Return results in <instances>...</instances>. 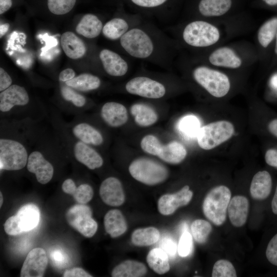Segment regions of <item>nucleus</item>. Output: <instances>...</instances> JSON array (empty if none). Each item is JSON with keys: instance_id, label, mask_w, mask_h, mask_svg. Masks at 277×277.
<instances>
[{"instance_id": "obj_3", "label": "nucleus", "mask_w": 277, "mask_h": 277, "mask_svg": "<svg viewBox=\"0 0 277 277\" xmlns=\"http://www.w3.org/2000/svg\"><path fill=\"white\" fill-rule=\"evenodd\" d=\"M28 152L24 144L16 138H0L1 170L16 171L27 166Z\"/></svg>"}, {"instance_id": "obj_22", "label": "nucleus", "mask_w": 277, "mask_h": 277, "mask_svg": "<svg viewBox=\"0 0 277 277\" xmlns=\"http://www.w3.org/2000/svg\"><path fill=\"white\" fill-rule=\"evenodd\" d=\"M61 44L65 53L70 58H80L86 53L85 43L72 32L64 33L61 37Z\"/></svg>"}, {"instance_id": "obj_24", "label": "nucleus", "mask_w": 277, "mask_h": 277, "mask_svg": "<svg viewBox=\"0 0 277 277\" xmlns=\"http://www.w3.org/2000/svg\"><path fill=\"white\" fill-rule=\"evenodd\" d=\"M210 63L216 66L237 68L241 66L242 61L235 52L228 47L219 48L209 57Z\"/></svg>"}, {"instance_id": "obj_51", "label": "nucleus", "mask_w": 277, "mask_h": 277, "mask_svg": "<svg viewBox=\"0 0 277 277\" xmlns=\"http://www.w3.org/2000/svg\"><path fill=\"white\" fill-rule=\"evenodd\" d=\"M12 4L11 0H0V14H2L8 11Z\"/></svg>"}, {"instance_id": "obj_19", "label": "nucleus", "mask_w": 277, "mask_h": 277, "mask_svg": "<svg viewBox=\"0 0 277 277\" xmlns=\"http://www.w3.org/2000/svg\"><path fill=\"white\" fill-rule=\"evenodd\" d=\"M101 116L106 124L113 128L124 125L128 118L126 107L115 102L106 103L101 108Z\"/></svg>"}, {"instance_id": "obj_58", "label": "nucleus", "mask_w": 277, "mask_h": 277, "mask_svg": "<svg viewBox=\"0 0 277 277\" xmlns=\"http://www.w3.org/2000/svg\"><path fill=\"white\" fill-rule=\"evenodd\" d=\"M0 198H1L0 207H1L3 204V197L2 193L1 192H0Z\"/></svg>"}, {"instance_id": "obj_25", "label": "nucleus", "mask_w": 277, "mask_h": 277, "mask_svg": "<svg viewBox=\"0 0 277 277\" xmlns=\"http://www.w3.org/2000/svg\"><path fill=\"white\" fill-rule=\"evenodd\" d=\"M103 25L101 21L93 14H86L77 25L76 32L88 38L98 36L102 31Z\"/></svg>"}, {"instance_id": "obj_42", "label": "nucleus", "mask_w": 277, "mask_h": 277, "mask_svg": "<svg viewBox=\"0 0 277 277\" xmlns=\"http://www.w3.org/2000/svg\"><path fill=\"white\" fill-rule=\"evenodd\" d=\"M193 241L191 234L187 231L182 234L177 246V252L182 257L190 255L192 251Z\"/></svg>"}, {"instance_id": "obj_28", "label": "nucleus", "mask_w": 277, "mask_h": 277, "mask_svg": "<svg viewBox=\"0 0 277 277\" xmlns=\"http://www.w3.org/2000/svg\"><path fill=\"white\" fill-rule=\"evenodd\" d=\"M130 112L135 123L141 127H148L154 124L158 119L155 110L150 106L142 103L133 104Z\"/></svg>"}, {"instance_id": "obj_14", "label": "nucleus", "mask_w": 277, "mask_h": 277, "mask_svg": "<svg viewBox=\"0 0 277 277\" xmlns=\"http://www.w3.org/2000/svg\"><path fill=\"white\" fill-rule=\"evenodd\" d=\"M29 101V96L24 87L16 84L11 85L0 93L1 113H8L15 107L26 106Z\"/></svg>"}, {"instance_id": "obj_57", "label": "nucleus", "mask_w": 277, "mask_h": 277, "mask_svg": "<svg viewBox=\"0 0 277 277\" xmlns=\"http://www.w3.org/2000/svg\"><path fill=\"white\" fill-rule=\"evenodd\" d=\"M267 5L274 6L277 5V0H263Z\"/></svg>"}, {"instance_id": "obj_41", "label": "nucleus", "mask_w": 277, "mask_h": 277, "mask_svg": "<svg viewBox=\"0 0 277 277\" xmlns=\"http://www.w3.org/2000/svg\"><path fill=\"white\" fill-rule=\"evenodd\" d=\"M72 195L79 204H85L92 199L93 190L89 184H82L77 187L76 186Z\"/></svg>"}, {"instance_id": "obj_54", "label": "nucleus", "mask_w": 277, "mask_h": 277, "mask_svg": "<svg viewBox=\"0 0 277 277\" xmlns=\"http://www.w3.org/2000/svg\"><path fill=\"white\" fill-rule=\"evenodd\" d=\"M271 209L273 213L277 214V186L271 202Z\"/></svg>"}, {"instance_id": "obj_56", "label": "nucleus", "mask_w": 277, "mask_h": 277, "mask_svg": "<svg viewBox=\"0 0 277 277\" xmlns=\"http://www.w3.org/2000/svg\"><path fill=\"white\" fill-rule=\"evenodd\" d=\"M270 84L271 87L277 90V74H274L271 77L270 80Z\"/></svg>"}, {"instance_id": "obj_9", "label": "nucleus", "mask_w": 277, "mask_h": 277, "mask_svg": "<svg viewBox=\"0 0 277 277\" xmlns=\"http://www.w3.org/2000/svg\"><path fill=\"white\" fill-rule=\"evenodd\" d=\"M91 208L85 204H76L71 207L66 214L68 223L74 229L87 238L92 237L97 229V224L92 217Z\"/></svg>"}, {"instance_id": "obj_32", "label": "nucleus", "mask_w": 277, "mask_h": 277, "mask_svg": "<svg viewBox=\"0 0 277 277\" xmlns=\"http://www.w3.org/2000/svg\"><path fill=\"white\" fill-rule=\"evenodd\" d=\"M131 28L126 19L116 17L107 22L102 32L106 38L115 41L120 39Z\"/></svg>"}, {"instance_id": "obj_12", "label": "nucleus", "mask_w": 277, "mask_h": 277, "mask_svg": "<svg viewBox=\"0 0 277 277\" xmlns=\"http://www.w3.org/2000/svg\"><path fill=\"white\" fill-rule=\"evenodd\" d=\"M193 192L186 185L173 194H166L160 197L157 202L160 213L164 215L173 213L178 208L187 205L192 198Z\"/></svg>"}, {"instance_id": "obj_26", "label": "nucleus", "mask_w": 277, "mask_h": 277, "mask_svg": "<svg viewBox=\"0 0 277 277\" xmlns=\"http://www.w3.org/2000/svg\"><path fill=\"white\" fill-rule=\"evenodd\" d=\"M146 266L142 262L126 260L118 264L112 270V277H140L147 272Z\"/></svg>"}, {"instance_id": "obj_21", "label": "nucleus", "mask_w": 277, "mask_h": 277, "mask_svg": "<svg viewBox=\"0 0 277 277\" xmlns=\"http://www.w3.org/2000/svg\"><path fill=\"white\" fill-rule=\"evenodd\" d=\"M272 180L267 171L258 172L253 177L250 187L251 197L256 200L266 199L270 194Z\"/></svg>"}, {"instance_id": "obj_11", "label": "nucleus", "mask_w": 277, "mask_h": 277, "mask_svg": "<svg viewBox=\"0 0 277 277\" xmlns=\"http://www.w3.org/2000/svg\"><path fill=\"white\" fill-rule=\"evenodd\" d=\"M27 168L35 175L38 182L42 184L49 183L54 174L52 164L45 157L42 151H32L28 156Z\"/></svg>"}, {"instance_id": "obj_10", "label": "nucleus", "mask_w": 277, "mask_h": 277, "mask_svg": "<svg viewBox=\"0 0 277 277\" xmlns=\"http://www.w3.org/2000/svg\"><path fill=\"white\" fill-rule=\"evenodd\" d=\"M125 89L130 94L153 99L161 98L166 92L163 84L144 76H136L130 80L126 83Z\"/></svg>"}, {"instance_id": "obj_33", "label": "nucleus", "mask_w": 277, "mask_h": 277, "mask_svg": "<svg viewBox=\"0 0 277 277\" xmlns=\"http://www.w3.org/2000/svg\"><path fill=\"white\" fill-rule=\"evenodd\" d=\"M159 230L154 227L138 228L131 235L132 244L137 246H147L157 242L160 238Z\"/></svg>"}, {"instance_id": "obj_52", "label": "nucleus", "mask_w": 277, "mask_h": 277, "mask_svg": "<svg viewBox=\"0 0 277 277\" xmlns=\"http://www.w3.org/2000/svg\"><path fill=\"white\" fill-rule=\"evenodd\" d=\"M63 257L64 256L62 253L58 250L54 251L52 254V258L54 262H56V263L62 262L63 261Z\"/></svg>"}, {"instance_id": "obj_50", "label": "nucleus", "mask_w": 277, "mask_h": 277, "mask_svg": "<svg viewBox=\"0 0 277 277\" xmlns=\"http://www.w3.org/2000/svg\"><path fill=\"white\" fill-rule=\"evenodd\" d=\"M74 77H75V71L71 68H67L61 72L58 79L60 82L65 83L72 80Z\"/></svg>"}, {"instance_id": "obj_59", "label": "nucleus", "mask_w": 277, "mask_h": 277, "mask_svg": "<svg viewBox=\"0 0 277 277\" xmlns=\"http://www.w3.org/2000/svg\"><path fill=\"white\" fill-rule=\"evenodd\" d=\"M275 52L276 54H277V33L276 34V44H275Z\"/></svg>"}, {"instance_id": "obj_20", "label": "nucleus", "mask_w": 277, "mask_h": 277, "mask_svg": "<svg viewBox=\"0 0 277 277\" xmlns=\"http://www.w3.org/2000/svg\"><path fill=\"white\" fill-rule=\"evenodd\" d=\"M249 208L248 199L243 195H235L230 201L228 207V213L232 225L241 227L247 221Z\"/></svg>"}, {"instance_id": "obj_37", "label": "nucleus", "mask_w": 277, "mask_h": 277, "mask_svg": "<svg viewBox=\"0 0 277 277\" xmlns=\"http://www.w3.org/2000/svg\"><path fill=\"white\" fill-rule=\"evenodd\" d=\"M60 92L63 99L76 108H81L86 105L85 97L65 84L61 86Z\"/></svg>"}, {"instance_id": "obj_17", "label": "nucleus", "mask_w": 277, "mask_h": 277, "mask_svg": "<svg viewBox=\"0 0 277 277\" xmlns=\"http://www.w3.org/2000/svg\"><path fill=\"white\" fill-rule=\"evenodd\" d=\"M72 137V140L68 142V147L75 159L87 167L96 165L99 160L100 154L90 145Z\"/></svg>"}, {"instance_id": "obj_7", "label": "nucleus", "mask_w": 277, "mask_h": 277, "mask_svg": "<svg viewBox=\"0 0 277 277\" xmlns=\"http://www.w3.org/2000/svg\"><path fill=\"white\" fill-rule=\"evenodd\" d=\"M195 81L216 97L226 95L230 88L228 76L222 72L207 67H196L193 72Z\"/></svg>"}, {"instance_id": "obj_6", "label": "nucleus", "mask_w": 277, "mask_h": 277, "mask_svg": "<svg viewBox=\"0 0 277 277\" xmlns=\"http://www.w3.org/2000/svg\"><path fill=\"white\" fill-rule=\"evenodd\" d=\"M234 131V126L230 122L209 123L200 128L196 136L198 145L203 149H212L230 138Z\"/></svg>"}, {"instance_id": "obj_43", "label": "nucleus", "mask_w": 277, "mask_h": 277, "mask_svg": "<svg viewBox=\"0 0 277 277\" xmlns=\"http://www.w3.org/2000/svg\"><path fill=\"white\" fill-rule=\"evenodd\" d=\"M266 256L271 264L277 266V234L269 241L266 250Z\"/></svg>"}, {"instance_id": "obj_29", "label": "nucleus", "mask_w": 277, "mask_h": 277, "mask_svg": "<svg viewBox=\"0 0 277 277\" xmlns=\"http://www.w3.org/2000/svg\"><path fill=\"white\" fill-rule=\"evenodd\" d=\"M231 4V0H201L199 10L204 16H219L225 14Z\"/></svg>"}, {"instance_id": "obj_5", "label": "nucleus", "mask_w": 277, "mask_h": 277, "mask_svg": "<svg viewBox=\"0 0 277 277\" xmlns=\"http://www.w3.org/2000/svg\"><path fill=\"white\" fill-rule=\"evenodd\" d=\"M183 38L188 45L195 47H205L216 43L220 32L212 24L202 21L192 22L183 31Z\"/></svg>"}, {"instance_id": "obj_15", "label": "nucleus", "mask_w": 277, "mask_h": 277, "mask_svg": "<svg viewBox=\"0 0 277 277\" xmlns=\"http://www.w3.org/2000/svg\"><path fill=\"white\" fill-rule=\"evenodd\" d=\"M99 192L101 198L108 205L119 206L125 202L122 185L116 177H109L104 180L101 184Z\"/></svg>"}, {"instance_id": "obj_18", "label": "nucleus", "mask_w": 277, "mask_h": 277, "mask_svg": "<svg viewBox=\"0 0 277 277\" xmlns=\"http://www.w3.org/2000/svg\"><path fill=\"white\" fill-rule=\"evenodd\" d=\"M74 138L89 145H101L104 142L102 133L95 127L85 122L73 123L69 127Z\"/></svg>"}, {"instance_id": "obj_45", "label": "nucleus", "mask_w": 277, "mask_h": 277, "mask_svg": "<svg viewBox=\"0 0 277 277\" xmlns=\"http://www.w3.org/2000/svg\"><path fill=\"white\" fill-rule=\"evenodd\" d=\"M12 78L8 73L3 68H0V92H2L12 84Z\"/></svg>"}, {"instance_id": "obj_40", "label": "nucleus", "mask_w": 277, "mask_h": 277, "mask_svg": "<svg viewBox=\"0 0 277 277\" xmlns=\"http://www.w3.org/2000/svg\"><path fill=\"white\" fill-rule=\"evenodd\" d=\"M163 145L154 135L149 134L145 136L141 140V148L146 153L158 156Z\"/></svg>"}, {"instance_id": "obj_30", "label": "nucleus", "mask_w": 277, "mask_h": 277, "mask_svg": "<svg viewBox=\"0 0 277 277\" xmlns=\"http://www.w3.org/2000/svg\"><path fill=\"white\" fill-rule=\"evenodd\" d=\"M64 83L76 90L87 92L98 89L101 86V81L96 75L84 73Z\"/></svg>"}, {"instance_id": "obj_23", "label": "nucleus", "mask_w": 277, "mask_h": 277, "mask_svg": "<svg viewBox=\"0 0 277 277\" xmlns=\"http://www.w3.org/2000/svg\"><path fill=\"white\" fill-rule=\"evenodd\" d=\"M104 224L107 233L113 238L122 235L127 229L125 217L118 209L107 212L104 216Z\"/></svg>"}, {"instance_id": "obj_27", "label": "nucleus", "mask_w": 277, "mask_h": 277, "mask_svg": "<svg viewBox=\"0 0 277 277\" xmlns=\"http://www.w3.org/2000/svg\"><path fill=\"white\" fill-rule=\"evenodd\" d=\"M187 155L185 147L180 143L173 141L162 146L158 156L169 164H177L182 162Z\"/></svg>"}, {"instance_id": "obj_36", "label": "nucleus", "mask_w": 277, "mask_h": 277, "mask_svg": "<svg viewBox=\"0 0 277 277\" xmlns=\"http://www.w3.org/2000/svg\"><path fill=\"white\" fill-rule=\"evenodd\" d=\"M211 231V225L207 221L197 219L194 220L191 224L192 236L198 243H205Z\"/></svg>"}, {"instance_id": "obj_13", "label": "nucleus", "mask_w": 277, "mask_h": 277, "mask_svg": "<svg viewBox=\"0 0 277 277\" xmlns=\"http://www.w3.org/2000/svg\"><path fill=\"white\" fill-rule=\"evenodd\" d=\"M48 264V258L44 249L35 248L28 254L22 266L21 277H42Z\"/></svg>"}, {"instance_id": "obj_46", "label": "nucleus", "mask_w": 277, "mask_h": 277, "mask_svg": "<svg viewBox=\"0 0 277 277\" xmlns=\"http://www.w3.org/2000/svg\"><path fill=\"white\" fill-rule=\"evenodd\" d=\"M134 4L142 7L153 8L163 4L167 0H131Z\"/></svg>"}, {"instance_id": "obj_55", "label": "nucleus", "mask_w": 277, "mask_h": 277, "mask_svg": "<svg viewBox=\"0 0 277 277\" xmlns=\"http://www.w3.org/2000/svg\"><path fill=\"white\" fill-rule=\"evenodd\" d=\"M10 27L8 23L1 24L0 26V37L2 38L8 31Z\"/></svg>"}, {"instance_id": "obj_8", "label": "nucleus", "mask_w": 277, "mask_h": 277, "mask_svg": "<svg viewBox=\"0 0 277 277\" xmlns=\"http://www.w3.org/2000/svg\"><path fill=\"white\" fill-rule=\"evenodd\" d=\"M40 210L32 203L23 206L16 215L9 217L4 224L7 234L16 235L30 231L38 225L40 220Z\"/></svg>"}, {"instance_id": "obj_1", "label": "nucleus", "mask_w": 277, "mask_h": 277, "mask_svg": "<svg viewBox=\"0 0 277 277\" xmlns=\"http://www.w3.org/2000/svg\"><path fill=\"white\" fill-rule=\"evenodd\" d=\"M122 48L130 56L150 59L155 53L157 45L152 35L141 27H131L120 39Z\"/></svg>"}, {"instance_id": "obj_38", "label": "nucleus", "mask_w": 277, "mask_h": 277, "mask_svg": "<svg viewBox=\"0 0 277 277\" xmlns=\"http://www.w3.org/2000/svg\"><path fill=\"white\" fill-rule=\"evenodd\" d=\"M236 270L232 264L226 260L216 261L213 267L212 277H236Z\"/></svg>"}, {"instance_id": "obj_16", "label": "nucleus", "mask_w": 277, "mask_h": 277, "mask_svg": "<svg viewBox=\"0 0 277 277\" xmlns=\"http://www.w3.org/2000/svg\"><path fill=\"white\" fill-rule=\"evenodd\" d=\"M99 57L106 72L113 76H122L128 72L127 62L118 53L109 49H103Z\"/></svg>"}, {"instance_id": "obj_34", "label": "nucleus", "mask_w": 277, "mask_h": 277, "mask_svg": "<svg viewBox=\"0 0 277 277\" xmlns=\"http://www.w3.org/2000/svg\"><path fill=\"white\" fill-rule=\"evenodd\" d=\"M199 120L194 115H188L181 118L177 127L185 136L194 138L197 136L201 127Z\"/></svg>"}, {"instance_id": "obj_35", "label": "nucleus", "mask_w": 277, "mask_h": 277, "mask_svg": "<svg viewBox=\"0 0 277 277\" xmlns=\"http://www.w3.org/2000/svg\"><path fill=\"white\" fill-rule=\"evenodd\" d=\"M277 31V18L266 22L259 29L258 38L262 46L267 47L273 40Z\"/></svg>"}, {"instance_id": "obj_47", "label": "nucleus", "mask_w": 277, "mask_h": 277, "mask_svg": "<svg viewBox=\"0 0 277 277\" xmlns=\"http://www.w3.org/2000/svg\"><path fill=\"white\" fill-rule=\"evenodd\" d=\"M64 277H91L92 275L81 268L75 267L65 271Z\"/></svg>"}, {"instance_id": "obj_53", "label": "nucleus", "mask_w": 277, "mask_h": 277, "mask_svg": "<svg viewBox=\"0 0 277 277\" xmlns=\"http://www.w3.org/2000/svg\"><path fill=\"white\" fill-rule=\"evenodd\" d=\"M268 129L272 134L277 137V119L273 120L269 123Z\"/></svg>"}, {"instance_id": "obj_49", "label": "nucleus", "mask_w": 277, "mask_h": 277, "mask_svg": "<svg viewBox=\"0 0 277 277\" xmlns=\"http://www.w3.org/2000/svg\"><path fill=\"white\" fill-rule=\"evenodd\" d=\"M76 188V184L73 180L68 179L65 180L62 184L63 191L68 194L72 195Z\"/></svg>"}, {"instance_id": "obj_44", "label": "nucleus", "mask_w": 277, "mask_h": 277, "mask_svg": "<svg viewBox=\"0 0 277 277\" xmlns=\"http://www.w3.org/2000/svg\"><path fill=\"white\" fill-rule=\"evenodd\" d=\"M161 248L163 249L169 256L174 258L177 251L176 243L171 238H165L161 243Z\"/></svg>"}, {"instance_id": "obj_48", "label": "nucleus", "mask_w": 277, "mask_h": 277, "mask_svg": "<svg viewBox=\"0 0 277 277\" xmlns=\"http://www.w3.org/2000/svg\"><path fill=\"white\" fill-rule=\"evenodd\" d=\"M265 160L268 165L277 168V150L274 149L268 150L265 153Z\"/></svg>"}, {"instance_id": "obj_4", "label": "nucleus", "mask_w": 277, "mask_h": 277, "mask_svg": "<svg viewBox=\"0 0 277 277\" xmlns=\"http://www.w3.org/2000/svg\"><path fill=\"white\" fill-rule=\"evenodd\" d=\"M131 175L137 181L148 185H154L165 181L167 169L162 164L148 158L134 160L129 167Z\"/></svg>"}, {"instance_id": "obj_2", "label": "nucleus", "mask_w": 277, "mask_h": 277, "mask_svg": "<svg viewBox=\"0 0 277 277\" xmlns=\"http://www.w3.org/2000/svg\"><path fill=\"white\" fill-rule=\"evenodd\" d=\"M231 196L230 189L224 185L213 188L206 194L203 203V211L215 225L221 226L225 222Z\"/></svg>"}, {"instance_id": "obj_39", "label": "nucleus", "mask_w": 277, "mask_h": 277, "mask_svg": "<svg viewBox=\"0 0 277 277\" xmlns=\"http://www.w3.org/2000/svg\"><path fill=\"white\" fill-rule=\"evenodd\" d=\"M76 0H47L49 11L56 15H63L70 11L75 5Z\"/></svg>"}, {"instance_id": "obj_31", "label": "nucleus", "mask_w": 277, "mask_h": 277, "mask_svg": "<svg viewBox=\"0 0 277 277\" xmlns=\"http://www.w3.org/2000/svg\"><path fill=\"white\" fill-rule=\"evenodd\" d=\"M146 260L149 266L159 274H164L170 269L169 256L161 248L151 249L148 253Z\"/></svg>"}]
</instances>
